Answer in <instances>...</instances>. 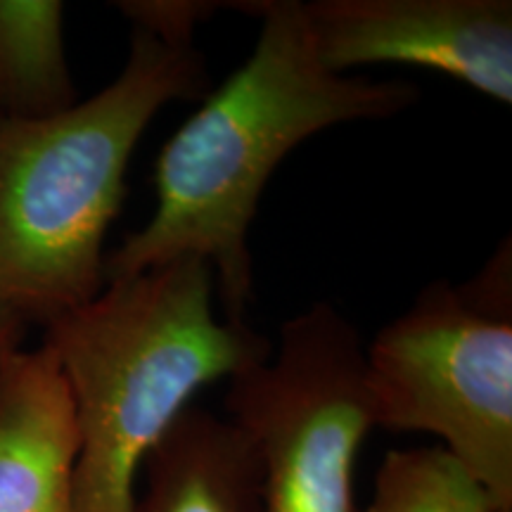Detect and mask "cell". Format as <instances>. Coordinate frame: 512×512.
Returning a JSON list of instances; mask_svg holds the SVG:
<instances>
[{"instance_id":"cell-1","label":"cell","mask_w":512,"mask_h":512,"mask_svg":"<svg viewBox=\"0 0 512 512\" xmlns=\"http://www.w3.org/2000/svg\"><path fill=\"white\" fill-rule=\"evenodd\" d=\"M230 8L261 19L252 55L178 128L155 164L157 207L105 259L107 280L207 261L223 318L245 323L254 275L247 235L266 183L306 138L415 105L408 81L335 74L320 62L299 0Z\"/></svg>"},{"instance_id":"cell-11","label":"cell","mask_w":512,"mask_h":512,"mask_svg":"<svg viewBox=\"0 0 512 512\" xmlns=\"http://www.w3.org/2000/svg\"><path fill=\"white\" fill-rule=\"evenodd\" d=\"M117 8L133 29L169 43H192L195 29L223 5L204 0H124Z\"/></svg>"},{"instance_id":"cell-9","label":"cell","mask_w":512,"mask_h":512,"mask_svg":"<svg viewBox=\"0 0 512 512\" xmlns=\"http://www.w3.org/2000/svg\"><path fill=\"white\" fill-rule=\"evenodd\" d=\"M74 105L64 5L60 0H0V117L38 121Z\"/></svg>"},{"instance_id":"cell-6","label":"cell","mask_w":512,"mask_h":512,"mask_svg":"<svg viewBox=\"0 0 512 512\" xmlns=\"http://www.w3.org/2000/svg\"><path fill=\"white\" fill-rule=\"evenodd\" d=\"M302 12L330 72L408 64L512 105L510 0H311Z\"/></svg>"},{"instance_id":"cell-12","label":"cell","mask_w":512,"mask_h":512,"mask_svg":"<svg viewBox=\"0 0 512 512\" xmlns=\"http://www.w3.org/2000/svg\"><path fill=\"white\" fill-rule=\"evenodd\" d=\"M24 328H27V323H24L22 318L0 309V361L8 358L12 351L19 349V342H22L24 337Z\"/></svg>"},{"instance_id":"cell-4","label":"cell","mask_w":512,"mask_h":512,"mask_svg":"<svg viewBox=\"0 0 512 512\" xmlns=\"http://www.w3.org/2000/svg\"><path fill=\"white\" fill-rule=\"evenodd\" d=\"M375 427L432 434L512 512V320L482 290L434 283L366 351Z\"/></svg>"},{"instance_id":"cell-10","label":"cell","mask_w":512,"mask_h":512,"mask_svg":"<svg viewBox=\"0 0 512 512\" xmlns=\"http://www.w3.org/2000/svg\"><path fill=\"white\" fill-rule=\"evenodd\" d=\"M363 512H501L494 498L441 446L399 448L382 458Z\"/></svg>"},{"instance_id":"cell-5","label":"cell","mask_w":512,"mask_h":512,"mask_svg":"<svg viewBox=\"0 0 512 512\" xmlns=\"http://www.w3.org/2000/svg\"><path fill=\"white\" fill-rule=\"evenodd\" d=\"M228 382V420L261 463V512H358L356 463L375 418L351 320L328 302L309 306L266 361Z\"/></svg>"},{"instance_id":"cell-8","label":"cell","mask_w":512,"mask_h":512,"mask_svg":"<svg viewBox=\"0 0 512 512\" xmlns=\"http://www.w3.org/2000/svg\"><path fill=\"white\" fill-rule=\"evenodd\" d=\"M133 512H261V463L228 418L190 406L145 458Z\"/></svg>"},{"instance_id":"cell-7","label":"cell","mask_w":512,"mask_h":512,"mask_svg":"<svg viewBox=\"0 0 512 512\" xmlns=\"http://www.w3.org/2000/svg\"><path fill=\"white\" fill-rule=\"evenodd\" d=\"M79 432L46 344L0 361V512H76Z\"/></svg>"},{"instance_id":"cell-3","label":"cell","mask_w":512,"mask_h":512,"mask_svg":"<svg viewBox=\"0 0 512 512\" xmlns=\"http://www.w3.org/2000/svg\"><path fill=\"white\" fill-rule=\"evenodd\" d=\"M195 43L133 29L121 74L50 119L0 117V309L48 325L105 287V238L150 121L207 93Z\"/></svg>"},{"instance_id":"cell-2","label":"cell","mask_w":512,"mask_h":512,"mask_svg":"<svg viewBox=\"0 0 512 512\" xmlns=\"http://www.w3.org/2000/svg\"><path fill=\"white\" fill-rule=\"evenodd\" d=\"M214 292L207 261L183 259L107 280L46 325L79 432L76 512H133L147 453L192 396L271 356L261 332L216 318Z\"/></svg>"}]
</instances>
